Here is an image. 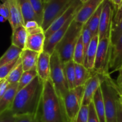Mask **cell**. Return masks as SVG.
Listing matches in <instances>:
<instances>
[{
    "mask_svg": "<svg viewBox=\"0 0 122 122\" xmlns=\"http://www.w3.org/2000/svg\"><path fill=\"white\" fill-rule=\"evenodd\" d=\"M42 91L43 82L37 76L28 85L18 91L11 111L16 117L37 114Z\"/></svg>",
    "mask_w": 122,
    "mask_h": 122,
    "instance_id": "6da1fadb",
    "label": "cell"
},
{
    "mask_svg": "<svg viewBox=\"0 0 122 122\" xmlns=\"http://www.w3.org/2000/svg\"><path fill=\"white\" fill-rule=\"evenodd\" d=\"M38 113L42 122H67L63 101L51 79L43 82V91Z\"/></svg>",
    "mask_w": 122,
    "mask_h": 122,
    "instance_id": "7a4b0ae2",
    "label": "cell"
},
{
    "mask_svg": "<svg viewBox=\"0 0 122 122\" xmlns=\"http://www.w3.org/2000/svg\"><path fill=\"white\" fill-rule=\"evenodd\" d=\"M101 87L104 103L107 122H117V102L119 98L118 85L111 77L110 75L102 76Z\"/></svg>",
    "mask_w": 122,
    "mask_h": 122,
    "instance_id": "3957f363",
    "label": "cell"
},
{
    "mask_svg": "<svg viewBox=\"0 0 122 122\" xmlns=\"http://www.w3.org/2000/svg\"><path fill=\"white\" fill-rule=\"evenodd\" d=\"M83 26L76 22L74 19L66 34L56 46L55 50L58 52L63 64L73 60L74 50L82 34Z\"/></svg>",
    "mask_w": 122,
    "mask_h": 122,
    "instance_id": "277c9868",
    "label": "cell"
},
{
    "mask_svg": "<svg viewBox=\"0 0 122 122\" xmlns=\"http://www.w3.org/2000/svg\"><path fill=\"white\" fill-rule=\"evenodd\" d=\"M50 79L57 94L63 101L64 97L69 91V88L64 73V64L56 50L51 56Z\"/></svg>",
    "mask_w": 122,
    "mask_h": 122,
    "instance_id": "5b68a950",
    "label": "cell"
},
{
    "mask_svg": "<svg viewBox=\"0 0 122 122\" xmlns=\"http://www.w3.org/2000/svg\"><path fill=\"white\" fill-rule=\"evenodd\" d=\"M112 46L110 36L100 39L98 45L97 52L93 71L101 76L110 74V63L112 56Z\"/></svg>",
    "mask_w": 122,
    "mask_h": 122,
    "instance_id": "8992f818",
    "label": "cell"
},
{
    "mask_svg": "<svg viewBox=\"0 0 122 122\" xmlns=\"http://www.w3.org/2000/svg\"><path fill=\"white\" fill-rule=\"evenodd\" d=\"M85 86L70 89L63 100L67 122H73L82 106Z\"/></svg>",
    "mask_w": 122,
    "mask_h": 122,
    "instance_id": "52a82bcc",
    "label": "cell"
},
{
    "mask_svg": "<svg viewBox=\"0 0 122 122\" xmlns=\"http://www.w3.org/2000/svg\"><path fill=\"white\" fill-rule=\"evenodd\" d=\"M73 1V0H51L44 4V17L41 26L44 32L66 10Z\"/></svg>",
    "mask_w": 122,
    "mask_h": 122,
    "instance_id": "ba28073f",
    "label": "cell"
},
{
    "mask_svg": "<svg viewBox=\"0 0 122 122\" xmlns=\"http://www.w3.org/2000/svg\"><path fill=\"white\" fill-rule=\"evenodd\" d=\"M116 9L110 0H104L99 26V39L110 36L111 29Z\"/></svg>",
    "mask_w": 122,
    "mask_h": 122,
    "instance_id": "9c48e42d",
    "label": "cell"
},
{
    "mask_svg": "<svg viewBox=\"0 0 122 122\" xmlns=\"http://www.w3.org/2000/svg\"><path fill=\"white\" fill-rule=\"evenodd\" d=\"M82 4H83L79 0H73L71 4L70 5V6L67 8L66 10L61 15H60L52 23V25L49 27V28L44 32H45V38H46V41L55 32H56L57 30L61 27L72 15L76 14L77 11L80 9Z\"/></svg>",
    "mask_w": 122,
    "mask_h": 122,
    "instance_id": "30bf717a",
    "label": "cell"
},
{
    "mask_svg": "<svg viewBox=\"0 0 122 122\" xmlns=\"http://www.w3.org/2000/svg\"><path fill=\"white\" fill-rule=\"evenodd\" d=\"M104 0H88L83 4L77 11L75 20L79 23L85 25L94 14Z\"/></svg>",
    "mask_w": 122,
    "mask_h": 122,
    "instance_id": "8fae6325",
    "label": "cell"
},
{
    "mask_svg": "<svg viewBox=\"0 0 122 122\" xmlns=\"http://www.w3.org/2000/svg\"><path fill=\"white\" fill-rule=\"evenodd\" d=\"M102 81V76L94 73L85 85L82 106H89L92 102L95 92L100 87Z\"/></svg>",
    "mask_w": 122,
    "mask_h": 122,
    "instance_id": "7c38bea8",
    "label": "cell"
},
{
    "mask_svg": "<svg viewBox=\"0 0 122 122\" xmlns=\"http://www.w3.org/2000/svg\"><path fill=\"white\" fill-rule=\"evenodd\" d=\"M76 14L72 15L61 27H60L59 29L57 30L56 32H55L45 41V46H44V51L48 52V53H49L51 55L53 53L54 51H55V49H56L57 45L61 40L62 38H63L64 35L66 34V33L70 25H71V22H72V21L75 19Z\"/></svg>",
    "mask_w": 122,
    "mask_h": 122,
    "instance_id": "4fadbf2b",
    "label": "cell"
},
{
    "mask_svg": "<svg viewBox=\"0 0 122 122\" xmlns=\"http://www.w3.org/2000/svg\"><path fill=\"white\" fill-rule=\"evenodd\" d=\"M51 54L45 51L40 53L36 64L38 76L43 82L50 78Z\"/></svg>",
    "mask_w": 122,
    "mask_h": 122,
    "instance_id": "5bb4252c",
    "label": "cell"
},
{
    "mask_svg": "<svg viewBox=\"0 0 122 122\" xmlns=\"http://www.w3.org/2000/svg\"><path fill=\"white\" fill-rule=\"evenodd\" d=\"M45 41L46 38L44 30L30 33L27 36L25 49H28L38 53H41L44 51Z\"/></svg>",
    "mask_w": 122,
    "mask_h": 122,
    "instance_id": "9a60e30c",
    "label": "cell"
},
{
    "mask_svg": "<svg viewBox=\"0 0 122 122\" xmlns=\"http://www.w3.org/2000/svg\"><path fill=\"white\" fill-rule=\"evenodd\" d=\"M10 10V23L12 30L20 25H25L21 9L17 0H6Z\"/></svg>",
    "mask_w": 122,
    "mask_h": 122,
    "instance_id": "2e32d148",
    "label": "cell"
},
{
    "mask_svg": "<svg viewBox=\"0 0 122 122\" xmlns=\"http://www.w3.org/2000/svg\"><path fill=\"white\" fill-rule=\"evenodd\" d=\"M122 65V35L117 42L112 46L110 63V73L118 71Z\"/></svg>",
    "mask_w": 122,
    "mask_h": 122,
    "instance_id": "e0dca14e",
    "label": "cell"
},
{
    "mask_svg": "<svg viewBox=\"0 0 122 122\" xmlns=\"http://www.w3.org/2000/svg\"><path fill=\"white\" fill-rule=\"evenodd\" d=\"M18 92V83L10 84L8 89L0 99V114L10 110Z\"/></svg>",
    "mask_w": 122,
    "mask_h": 122,
    "instance_id": "ac0fdd59",
    "label": "cell"
},
{
    "mask_svg": "<svg viewBox=\"0 0 122 122\" xmlns=\"http://www.w3.org/2000/svg\"><path fill=\"white\" fill-rule=\"evenodd\" d=\"M99 41L98 35L93 37L85 58L84 66L91 71H93L94 70Z\"/></svg>",
    "mask_w": 122,
    "mask_h": 122,
    "instance_id": "d6986e66",
    "label": "cell"
},
{
    "mask_svg": "<svg viewBox=\"0 0 122 122\" xmlns=\"http://www.w3.org/2000/svg\"><path fill=\"white\" fill-rule=\"evenodd\" d=\"M40 53L34 51L24 49L20 55L23 69L24 71H28L36 67Z\"/></svg>",
    "mask_w": 122,
    "mask_h": 122,
    "instance_id": "ffe728a7",
    "label": "cell"
},
{
    "mask_svg": "<svg viewBox=\"0 0 122 122\" xmlns=\"http://www.w3.org/2000/svg\"><path fill=\"white\" fill-rule=\"evenodd\" d=\"M27 30L25 25H20L12 30L11 44L23 50L27 41Z\"/></svg>",
    "mask_w": 122,
    "mask_h": 122,
    "instance_id": "44dd1931",
    "label": "cell"
},
{
    "mask_svg": "<svg viewBox=\"0 0 122 122\" xmlns=\"http://www.w3.org/2000/svg\"><path fill=\"white\" fill-rule=\"evenodd\" d=\"M75 85L76 87L85 86L95 73L88 70L82 64L75 63Z\"/></svg>",
    "mask_w": 122,
    "mask_h": 122,
    "instance_id": "7402d4cb",
    "label": "cell"
},
{
    "mask_svg": "<svg viewBox=\"0 0 122 122\" xmlns=\"http://www.w3.org/2000/svg\"><path fill=\"white\" fill-rule=\"evenodd\" d=\"M17 1L22 13L25 25L26 23L31 21H37L39 24L38 17L32 7L30 0H17Z\"/></svg>",
    "mask_w": 122,
    "mask_h": 122,
    "instance_id": "603a6c76",
    "label": "cell"
},
{
    "mask_svg": "<svg viewBox=\"0 0 122 122\" xmlns=\"http://www.w3.org/2000/svg\"><path fill=\"white\" fill-rule=\"evenodd\" d=\"M92 102L95 107L96 113L97 114L100 122H107L104 103L101 87H100L95 92L92 100Z\"/></svg>",
    "mask_w": 122,
    "mask_h": 122,
    "instance_id": "cb8c5ba5",
    "label": "cell"
},
{
    "mask_svg": "<svg viewBox=\"0 0 122 122\" xmlns=\"http://www.w3.org/2000/svg\"><path fill=\"white\" fill-rule=\"evenodd\" d=\"M22 51L23 50L11 44L5 53L0 57V67L20 57Z\"/></svg>",
    "mask_w": 122,
    "mask_h": 122,
    "instance_id": "d4e9b609",
    "label": "cell"
},
{
    "mask_svg": "<svg viewBox=\"0 0 122 122\" xmlns=\"http://www.w3.org/2000/svg\"><path fill=\"white\" fill-rule=\"evenodd\" d=\"M103 4L104 2L100 5V7L96 10V11L92 15L91 17L89 19V20L86 23L87 26H88V27L90 30L93 37L95 36L98 35L99 26H100V18H101V14Z\"/></svg>",
    "mask_w": 122,
    "mask_h": 122,
    "instance_id": "484cf974",
    "label": "cell"
},
{
    "mask_svg": "<svg viewBox=\"0 0 122 122\" xmlns=\"http://www.w3.org/2000/svg\"><path fill=\"white\" fill-rule=\"evenodd\" d=\"M75 63L73 60L64 64V70L69 90L76 88L75 85Z\"/></svg>",
    "mask_w": 122,
    "mask_h": 122,
    "instance_id": "4316f807",
    "label": "cell"
},
{
    "mask_svg": "<svg viewBox=\"0 0 122 122\" xmlns=\"http://www.w3.org/2000/svg\"><path fill=\"white\" fill-rule=\"evenodd\" d=\"M37 76H38V72L36 70V66L28 71H24L18 83V91L23 89L28 85Z\"/></svg>",
    "mask_w": 122,
    "mask_h": 122,
    "instance_id": "83f0119b",
    "label": "cell"
},
{
    "mask_svg": "<svg viewBox=\"0 0 122 122\" xmlns=\"http://www.w3.org/2000/svg\"><path fill=\"white\" fill-rule=\"evenodd\" d=\"M84 48H83L82 36L81 34L74 50L73 60L76 64L84 65Z\"/></svg>",
    "mask_w": 122,
    "mask_h": 122,
    "instance_id": "f1b7e54d",
    "label": "cell"
},
{
    "mask_svg": "<svg viewBox=\"0 0 122 122\" xmlns=\"http://www.w3.org/2000/svg\"><path fill=\"white\" fill-rule=\"evenodd\" d=\"M23 73L24 70L23 69L22 64H21V58H20L19 63L15 66V67L12 70V71L10 73L9 75L5 79L10 84L19 83Z\"/></svg>",
    "mask_w": 122,
    "mask_h": 122,
    "instance_id": "f546056e",
    "label": "cell"
},
{
    "mask_svg": "<svg viewBox=\"0 0 122 122\" xmlns=\"http://www.w3.org/2000/svg\"><path fill=\"white\" fill-rule=\"evenodd\" d=\"M32 7L34 10L35 14L39 20V24L42 26L44 17V4L42 0H30Z\"/></svg>",
    "mask_w": 122,
    "mask_h": 122,
    "instance_id": "4dcf8cb0",
    "label": "cell"
},
{
    "mask_svg": "<svg viewBox=\"0 0 122 122\" xmlns=\"http://www.w3.org/2000/svg\"><path fill=\"white\" fill-rule=\"evenodd\" d=\"M82 40H83V48H84V56L85 58L86 54L87 51H88V47L89 46L91 41L92 39L93 36L92 35V33L91 32L90 30L88 27L86 23H85L83 26V30L82 32ZM85 60V59H84Z\"/></svg>",
    "mask_w": 122,
    "mask_h": 122,
    "instance_id": "1f68e13d",
    "label": "cell"
},
{
    "mask_svg": "<svg viewBox=\"0 0 122 122\" xmlns=\"http://www.w3.org/2000/svg\"><path fill=\"white\" fill-rule=\"evenodd\" d=\"M122 35V20L115 25H112L110 32V39L112 46L117 42Z\"/></svg>",
    "mask_w": 122,
    "mask_h": 122,
    "instance_id": "d6a6232c",
    "label": "cell"
},
{
    "mask_svg": "<svg viewBox=\"0 0 122 122\" xmlns=\"http://www.w3.org/2000/svg\"><path fill=\"white\" fill-rule=\"evenodd\" d=\"M20 58V57L0 67V78L1 79H5L8 76L10 73L19 63Z\"/></svg>",
    "mask_w": 122,
    "mask_h": 122,
    "instance_id": "836d02e7",
    "label": "cell"
},
{
    "mask_svg": "<svg viewBox=\"0 0 122 122\" xmlns=\"http://www.w3.org/2000/svg\"><path fill=\"white\" fill-rule=\"evenodd\" d=\"M89 106H82L73 122H88Z\"/></svg>",
    "mask_w": 122,
    "mask_h": 122,
    "instance_id": "e575fe53",
    "label": "cell"
},
{
    "mask_svg": "<svg viewBox=\"0 0 122 122\" xmlns=\"http://www.w3.org/2000/svg\"><path fill=\"white\" fill-rule=\"evenodd\" d=\"M15 122H42L39 113L35 115H24L17 116Z\"/></svg>",
    "mask_w": 122,
    "mask_h": 122,
    "instance_id": "d590c367",
    "label": "cell"
},
{
    "mask_svg": "<svg viewBox=\"0 0 122 122\" xmlns=\"http://www.w3.org/2000/svg\"><path fill=\"white\" fill-rule=\"evenodd\" d=\"M16 118L11 110H8L0 114V122H15Z\"/></svg>",
    "mask_w": 122,
    "mask_h": 122,
    "instance_id": "8d00e7d4",
    "label": "cell"
},
{
    "mask_svg": "<svg viewBox=\"0 0 122 122\" xmlns=\"http://www.w3.org/2000/svg\"><path fill=\"white\" fill-rule=\"evenodd\" d=\"M2 2L0 3V15L5 20H9L10 10L6 0H2Z\"/></svg>",
    "mask_w": 122,
    "mask_h": 122,
    "instance_id": "74e56055",
    "label": "cell"
},
{
    "mask_svg": "<svg viewBox=\"0 0 122 122\" xmlns=\"http://www.w3.org/2000/svg\"><path fill=\"white\" fill-rule=\"evenodd\" d=\"M88 122H100L92 102L89 106V117Z\"/></svg>",
    "mask_w": 122,
    "mask_h": 122,
    "instance_id": "f35d334b",
    "label": "cell"
},
{
    "mask_svg": "<svg viewBox=\"0 0 122 122\" xmlns=\"http://www.w3.org/2000/svg\"><path fill=\"white\" fill-rule=\"evenodd\" d=\"M122 20V3L119 8L116 10L114 17L113 20V25H115L119 23Z\"/></svg>",
    "mask_w": 122,
    "mask_h": 122,
    "instance_id": "ab89813d",
    "label": "cell"
},
{
    "mask_svg": "<svg viewBox=\"0 0 122 122\" xmlns=\"http://www.w3.org/2000/svg\"><path fill=\"white\" fill-rule=\"evenodd\" d=\"M117 122H122V105L119 98L117 102Z\"/></svg>",
    "mask_w": 122,
    "mask_h": 122,
    "instance_id": "60d3db41",
    "label": "cell"
},
{
    "mask_svg": "<svg viewBox=\"0 0 122 122\" xmlns=\"http://www.w3.org/2000/svg\"><path fill=\"white\" fill-rule=\"evenodd\" d=\"M10 83H8V81L6 80V79H5L4 82H2V85L0 86V99L4 95L5 93L6 92V91L8 89V87H9Z\"/></svg>",
    "mask_w": 122,
    "mask_h": 122,
    "instance_id": "b9f144b4",
    "label": "cell"
},
{
    "mask_svg": "<svg viewBox=\"0 0 122 122\" xmlns=\"http://www.w3.org/2000/svg\"><path fill=\"white\" fill-rule=\"evenodd\" d=\"M118 71H119V75L116 80V83L117 85H120L122 84V65L119 69Z\"/></svg>",
    "mask_w": 122,
    "mask_h": 122,
    "instance_id": "7bdbcfd3",
    "label": "cell"
},
{
    "mask_svg": "<svg viewBox=\"0 0 122 122\" xmlns=\"http://www.w3.org/2000/svg\"><path fill=\"white\" fill-rule=\"evenodd\" d=\"M111 2H112V4L114 5V8H115L116 10L119 7V6L121 5L122 3V0H110Z\"/></svg>",
    "mask_w": 122,
    "mask_h": 122,
    "instance_id": "ee69618b",
    "label": "cell"
},
{
    "mask_svg": "<svg viewBox=\"0 0 122 122\" xmlns=\"http://www.w3.org/2000/svg\"><path fill=\"white\" fill-rule=\"evenodd\" d=\"M118 88H119V93H122V84L120 85H118Z\"/></svg>",
    "mask_w": 122,
    "mask_h": 122,
    "instance_id": "f6af8a7d",
    "label": "cell"
},
{
    "mask_svg": "<svg viewBox=\"0 0 122 122\" xmlns=\"http://www.w3.org/2000/svg\"><path fill=\"white\" fill-rule=\"evenodd\" d=\"M119 100L120 102L122 105V93H119Z\"/></svg>",
    "mask_w": 122,
    "mask_h": 122,
    "instance_id": "bcb514c9",
    "label": "cell"
},
{
    "mask_svg": "<svg viewBox=\"0 0 122 122\" xmlns=\"http://www.w3.org/2000/svg\"><path fill=\"white\" fill-rule=\"evenodd\" d=\"M80 1H81V2H82V4H84V3H85L86 2V1H88V0H79Z\"/></svg>",
    "mask_w": 122,
    "mask_h": 122,
    "instance_id": "7dc6e473",
    "label": "cell"
},
{
    "mask_svg": "<svg viewBox=\"0 0 122 122\" xmlns=\"http://www.w3.org/2000/svg\"><path fill=\"white\" fill-rule=\"evenodd\" d=\"M50 1H51V0H45V2H44V4H45L48 3V2H50Z\"/></svg>",
    "mask_w": 122,
    "mask_h": 122,
    "instance_id": "c3c4849f",
    "label": "cell"
},
{
    "mask_svg": "<svg viewBox=\"0 0 122 122\" xmlns=\"http://www.w3.org/2000/svg\"><path fill=\"white\" fill-rule=\"evenodd\" d=\"M4 79H2L1 81H0V86H1V85H2V82H4Z\"/></svg>",
    "mask_w": 122,
    "mask_h": 122,
    "instance_id": "681fc988",
    "label": "cell"
},
{
    "mask_svg": "<svg viewBox=\"0 0 122 122\" xmlns=\"http://www.w3.org/2000/svg\"><path fill=\"white\" fill-rule=\"evenodd\" d=\"M42 2H43V3L44 4V2H45V0H42Z\"/></svg>",
    "mask_w": 122,
    "mask_h": 122,
    "instance_id": "f907efd6",
    "label": "cell"
},
{
    "mask_svg": "<svg viewBox=\"0 0 122 122\" xmlns=\"http://www.w3.org/2000/svg\"><path fill=\"white\" fill-rule=\"evenodd\" d=\"M1 80H2V79H1V78H0V81H1Z\"/></svg>",
    "mask_w": 122,
    "mask_h": 122,
    "instance_id": "816d5d0a",
    "label": "cell"
},
{
    "mask_svg": "<svg viewBox=\"0 0 122 122\" xmlns=\"http://www.w3.org/2000/svg\"><path fill=\"white\" fill-rule=\"evenodd\" d=\"M1 1H2V0H1Z\"/></svg>",
    "mask_w": 122,
    "mask_h": 122,
    "instance_id": "f5cc1de1",
    "label": "cell"
}]
</instances>
